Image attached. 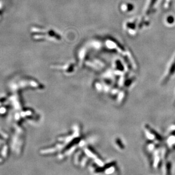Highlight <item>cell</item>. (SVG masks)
<instances>
[{"label":"cell","mask_w":175,"mask_h":175,"mask_svg":"<svg viewBox=\"0 0 175 175\" xmlns=\"http://www.w3.org/2000/svg\"><path fill=\"white\" fill-rule=\"evenodd\" d=\"M168 21H169V22H170V23H172L173 21H174V19H173V18L171 17L168 18Z\"/></svg>","instance_id":"obj_1"}]
</instances>
